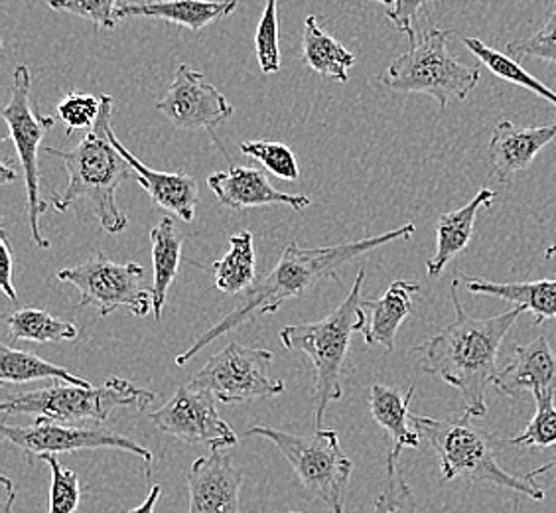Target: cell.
<instances>
[{"instance_id":"1","label":"cell","mask_w":556,"mask_h":513,"mask_svg":"<svg viewBox=\"0 0 556 513\" xmlns=\"http://www.w3.org/2000/svg\"><path fill=\"white\" fill-rule=\"evenodd\" d=\"M415 224L403 225L393 232H387L383 236L365 237L357 241H348L340 246L326 247H300L299 243H290L280 261L267 275L258 277L251 289L245 290L243 299L233 311L225 314L222 321L202 334L186 352L176 355V365H186L192 362L205 346L219 340L225 334L237 330L245 322L265 314H275L280 306L290 299H296L306 290L316 287L321 280L338 278V271L348 265L353 259L371 253L379 247L408 239L415 236Z\"/></svg>"},{"instance_id":"2","label":"cell","mask_w":556,"mask_h":513,"mask_svg":"<svg viewBox=\"0 0 556 513\" xmlns=\"http://www.w3.org/2000/svg\"><path fill=\"white\" fill-rule=\"evenodd\" d=\"M460 277L450 285V300L456 318L444 330L415 346L420 367L454 387L464 403V413L473 418L488 415V387L497 377V358L503 340L521 316V309L502 312L490 318H476L462 306Z\"/></svg>"},{"instance_id":"3","label":"cell","mask_w":556,"mask_h":513,"mask_svg":"<svg viewBox=\"0 0 556 513\" xmlns=\"http://www.w3.org/2000/svg\"><path fill=\"white\" fill-rule=\"evenodd\" d=\"M115 99L101 96V113L96 127L74 149L48 147L46 154L64 162L67 184L64 190L52 193L50 205L64 214L75 202L89 200L101 227L115 236L127 229L129 217L121 212L117 190L121 184L132 178L135 171L111 140V115Z\"/></svg>"},{"instance_id":"4","label":"cell","mask_w":556,"mask_h":513,"mask_svg":"<svg viewBox=\"0 0 556 513\" xmlns=\"http://www.w3.org/2000/svg\"><path fill=\"white\" fill-rule=\"evenodd\" d=\"M413 427L428 442L439 459L440 476L446 481H488L503 490H511L533 502L545 500L539 478L553 471L555 462H546L535 471L515 476L497 460V439L473 423V417L434 418L413 415Z\"/></svg>"},{"instance_id":"5","label":"cell","mask_w":556,"mask_h":513,"mask_svg":"<svg viewBox=\"0 0 556 513\" xmlns=\"http://www.w3.org/2000/svg\"><path fill=\"white\" fill-rule=\"evenodd\" d=\"M365 268L357 271L350 295L333 309L326 318L308 324H294L282 328L278 338L290 350L306 355L314 367L312 401L316 427L321 428L326 411L333 401L343 397L342 374L350 343L355 331H364L367 326V312L362 300Z\"/></svg>"},{"instance_id":"6","label":"cell","mask_w":556,"mask_h":513,"mask_svg":"<svg viewBox=\"0 0 556 513\" xmlns=\"http://www.w3.org/2000/svg\"><path fill=\"white\" fill-rule=\"evenodd\" d=\"M154 399L156 396L149 389L139 387L129 379L111 377L105 384L97 387L55 381L43 389L7 397L0 403V409L7 415H34L36 418H50L64 425H75L81 421L101 425L117 409L137 406L142 411Z\"/></svg>"},{"instance_id":"7","label":"cell","mask_w":556,"mask_h":513,"mask_svg":"<svg viewBox=\"0 0 556 513\" xmlns=\"http://www.w3.org/2000/svg\"><path fill=\"white\" fill-rule=\"evenodd\" d=\"M452 30L430 28L415 42L407 54L399 55L381 75V84L399 93H425L440 109L448 108L450 101H466L480 82L476 65L462 64L448 52Z\"/></svg>"},{"instance_id":"8","label":"cell","mask_w":556,"mask_h":513,"mask_svg":"<svg viewBox=\"0 0 556 513\" xmlns=\"http://www.w3.org/2000/svg\"><path fill=\"white\" fill-rule=\"evenodd\" d=\"M245 435L273 442L312 498L320 500L330 513H345L343 496L352 478L353 462L342 450L338 430L318 428L316 435L304 437L273 427H253Z\"/></svg>"},{"instance_id":"9","label":"cell","mask_w":556,"mask_h":513,"mask_svg":"<svg viewBox=\"0 0 556 513\" xmlns=\"http://www.w3.org/2000/svg\"><path fill=\"white\" fill-rule=\"evenodd\" d=\"M30 91H33V77H30L28 65H16L12 74L11 101L2 111V117L9 125L12 142L22 162L33 241L40 249H50V239L43 237L42 227H40V217L50 203L43 200L40 193L38 152H40V142L43 137L55 127L58 117L38 115L30 99Z\"/></svg>"},{"instance_id":"10","label":"cell","mask_w":556,"mask_h":513,"mask_svg":"<svg viewBox=\"0 0 556 513\" xmlns=\"http://www.w3.org/2000/svg\"><path fill=\"white\" fill-rule=\"evenodd\" d=\"M58 278L79 292L74 309L96 306L101 316L117 309H129L135 316L152 311V285L144 280V268L137 263L121 265L99 253L75 267L58 271Z\"/></svg>"},{"instance_id":"11","label":"cell","mask_w":556,"mask_h":513,"mask_svg":"<svg viewBox=\"0 0 556 513\" xmlns=\"http://www.w3.org/2000/svg\"><path fill=\"white\" fill-rule=\"evenodd\" d=\"M270 364L273 353L268 350L231 342L212 355L188 384L210 391L227 405L267 399L280 396L287 389L282 379L270 377Z\"/></svg>"},{"instance_id":"12","label":"cell","mask_w":556,"mask_h":513,"mask_svg":"<svg viewBox=\"0 0 556 513\" xmlns=\"http://www.w3.org/2000/svg\"><path fill=\"white\" fill-rule=\"evenodd\" d=\"M0 437L9 440L16 449H21L28 456L42 460L43 456H55L64 452H77V450L117 449L123 452L137 454L147 464H152L154 454L144 449L137 440L129 439L125 435H118L115 430L101 427H77V425H64L50 418L38 417L28 427H12L2 425Z\"/></svg>"},{"instance_id":"13","label":"cell","mask_w":556,"mask_h":513,"mask_svg":"<svg viewBox=\"0 0 556 513\" xmlns=\"http://www.w3.org/2000/svg\"><path fill=\"white\" fill-rule=\"evenodd\" d=\"M215 401L210 391L186 384L149 418L159 430L186 445H205L212 450L236 447L239 437L217 413Z\"/></svg>"},{"instance_id":"14","label":"cell","mask_w":556,"mask_h":513,"mask_svg":"<svg viewBox=\"0 0 556 513\" xmlns=\"http://www.w3.org/2000/svg\"><path fill=\"white\" fill-rule=\"evenodd\" d=\"M156 111L166 115L174 127L184 130L207 128L214 133L217 125L233 115V105L217 87L205 82L202 72L182 64L178 65L166 96L156 101Z\"/></svg>"},{"instance_id":"15","label":"cell","mask_w":556,"mask_h":513,"mask_svg":"<svg viewBox=\"0 0 556 513\" xmlns=\"http://www.w3.org/2000/svg\"><path fill=\"white\" fill-rule=\"evenodd\" d=\"M241 484L243 472L237 466L236 460L222 450H212L210 456L195 460L188 472V513H241Z\"/></svg>"},{"instance_id":"16","label":"cell","mask_w":556,"mask_h":513,"mask_svg":"<svg viewBox=\"0 0 556 513\" xmlns=\"http://www.w3.org/2000/svg\"><path fill=\"white\" fill-rule=\"evenodd\" d=\"M493 387L507 397L556 396V353L546 336L517 343L514 358L497 374Z\"/></svg>"},{"instance_id":"17","label":"cell","mask_w":556,"mask_h":513,"mask_svg":"<svg viewBox=\"0 0 556 513\" xmlns=\"http://www.w3.org/2000/svg\"><path fill=\"white\" fill-rule=\"evenodd\" d=\"M556 139V123L545 127H517L509 118L497 121L488 145L490 171L500 183H509L517 172L529 171L541 150Z\"/></svg>"},{"instance_id":"18","label":"cell","mask_w":556,"mask_h":513,"mask_svg":"<svg viewBox=\"0 0 556 513\" xmlns=\"http://www.w3.org/2000/svg\"><path fill=\"white\" fill-rule=\"evenodd\" d=\"M207 186L212 188L222 205L236 212H245L249 208L273 203H285L299 212L312 205L311 196L278 192L277 188H273L268 183L265 172L249 166H231L229 171L215 172L207 178Z\"/></svg>"},{"instance_id":"19","label":"cell","mask_w":556,"mask_h":513,"mask_svg":"<svg viewBox=\"0 0 556 513\" xmlns=\"http://www.w3.org/2000/svg\"><path fill=\"white\" fill-rule=\"evenodd\" d=\"M111 140L132 166L135 183H139L140 188L149 193L150 200L161 205L162 210L180 217L186 224H192L195 220L198 200H200L198 180L184 172L152 171L117 139L113 128H111Z\"/></svg>"},{"instance_id":"20","label":"cell","mask_w":556,"mask_h":513,"mask_svg":"<svg viewBox=\"0 0 556 513\" xmlns=\"http://www.w3.org/2000/svg\"><path fill=\"white\" fill-rule=\"evenodd\" d=\"M239 7L237 0H149L118 4L117 21L142 16L172 22L190 33L200 34L212 22L224 21Z\"/></svg>"},{"instance_id":"21","label":"cell","mask_w":556,"mask_h":513,"mask_svg":"<svg viewBox=\"0 0 556 513\" xmlns=\"http://www.w3.org/2000/svg\"><path fill=\"white\" fill-rule=\"evenodd\" d=\"M418 290V283L395 280L381 299L364 300L365 312H369V322L364 330L367 346H381L386 353L395 350L396 331L415 311Z\"/></svg>"},{"instance_id":"22","label":"cell","mask_w":556,"mask_h":513,"mask_svg":"<svg viewBox=\"0 0 556 513\" xmlns=\"http://www.w3.org/2000/svg\"><path fill=\"white\" fill-rule=\"evenodd\" d=\"M497 198V192L490 188H483L476 198H471L456 212H448L442 215L437 224V253L427 261V273L430 278H439L442 271L448 267L450 261L454 256L460 255L470 246L473 237V227L478 220V212L482 208H490Z\"/></svg>"},{"instance_id":"23","label":"cell","mask_w":556,"mask_h":513,"mask_svg":"<svg viewBox=\"0 0 556 513\" xmlns=\"http://www.w3.org/2000/svg\"><path fill=\"white\" fill-rule=\"evenodd\" d=\"M460 278L473 297L507 300L521 311L533 314V324L536 326H543L546 321L556 318V278L525 283H493L466 275Z\"/></svg>"},{"instance_id":"24","label":"cell","mask_w":556,"mask_h":513,"mask_svg":"<svg viewBox=\"0 0 556 513\" xmlns=\"http://www.w3.org/2000/svg\"><path fill=\"white\" fill-rule=\"evenodd\" d=\"M415 397V385L407 393L391 385L375 384L369 391V411L379 427L393 440L391 452L401 456L403 449H418L420 435L410 428V401Z\"/></svg>"},{"instance_id":"25","label":"cell","mask_w":556,"mask_h":513,"mask_svg":"<svg viewBox=\"0 0 556 513\" xmlns=\"http://www.w3.org/2000/svg\"><path fill=\"white\" fill-rule=\"evenodd\" d=\"M152 241V312L154 318L162 321V309L168 297L174 278L182 263L184 234L170 215H166L161 224L150 229Z\"/></svg>"},{"instance_id":"26","label":"cell","mask_w":556,"mask_h":513,"mask_svg":"<svg viewBox=\"0 0 556 513\" xmlns=\"http://www.w3.org/2000/svg\"><path fill=\"white\" fill-rule=\"evenodd\" d=\"M302 64L308 65L314 74L332 77L340 84L350 82V70L355 64V55L345 50L333 36L321 30L316 16H308L302 34Z\"/></svg>"},{"instance_id":"27","label":"cell","mask_w":556,"mask_h":513,"mask_svg":"<svg viewBox=\"0 0 556 513\" xmlns=\"http://www.w3.org/2000/svg\"><path fill=\"white\" fill-rule=\"evenodd\" d=\"M215 289L225 295H239L253 287L255 275V246L251 232H239L229 237V253L215 261Z\"/></svg>"},{"instance_id":"28","label":"cell","mask_w":556,"mask_h":513,"mask_svg":"<svg viewBox=\"0 0 556 513\" xmlns=\"http://www.w3.org/2000/svg\"><path fill=\"white\" fill-rule=\"evenodd\" d=\"M38 379H55V381L84 385V387L91 385L62 365L46 362L36 353L12 350L7 343L0 346V384L24 385L38 381Z\"/></svg>"},{"instance_id":"29","label":"cell","mask_w":556,"mask_h":513,"mask_svg":"<svg viewBox=\"0 0 556 513\" xmlns=\"http://www.w3.org/2000/svg\"><path fill=\"white\" fill-rule=\"evenodd\" d=\"M9 338L14 342H74L79 331L72 322L60 321L43 309L24 306L7 318Z\"/></svg>"},{"instance_id":"30","label":"cell","mask_w":556,"mask_h":513,"mask_svg":"<svg viewBox=\"0 0 556 513\" xmlns=\"http://www.w3.org/2000/svg\"><path fill=\"white\" fill-rule=\"evenodd\" d=\"M466 48L470 50L473 58L478 62H482L495 77H500L507 84H514V86L523 87L527 91H533L535 96L543 97L545 101H548L553 108L556 109V93L546 87L545 84H541L536 77L525 72V67L517 64V60H514L511 55L502 54L497 50H493L490 46H485L482 40L478 38H464Z\"/></svg>"},{"instance_id":"31","label":"cell","mask_w":556,"mask_h":513,"mask_svg":"<svg viewBox=\"0 0 556 513\" xmlns=\"http://www.w3.org/2000/svg\"><path fill=\"white\" fill-rule=\"evenodd\" d=\"M374 513H418L413 490L401 468V456L389 452L381 492L375 498Z\"/></svg>"},{"instance_id":"32","label":"cell","mask_w":556,"mask_h":513,"mask_svg":"<svg viewBox=\"0 0 556 513\" xmlns=\"http://www.w3.org/2000/svg\"><path fill=\"white\" fill-rule=\"evenodd\" d=\"M241 152L265 166V171L275 174L280 180L296 183L300 176L299 161L294 152L282 142L273 140H247L241 145Z\"/></svg>"},{"instance_id":"33","label":"cell","mask_w":556,"mask_h":513,"mask_svg":"<svg viewBox=\"0 0 556 513\" xmlns=\"http://www.w3.org/2000/svg\"><path fill=\"white\" fill-rule=\"evenodd\" d=\"M555 396L536 397V411L529 425L514 437L505 440L521 449H551L556 445V406Z\"/></svg>"},{"instance_id":"34","label":"cell","mask_w":556,"mask_h":513,"mask_svg":"<svg viewBox=\"0 0 556 513\" xmlns=\"http://www.w3.org/2000/svg\"><path fill=\"white\" fill-rule=\"evenodd\" d=\"M255 54L263 74H277L280 70L278 48V0H265V11L255 33Z\"/></svg>"},{"instance_id":"35","label":"cell","mask_w":556,"mask_h":513,"mask_svg":"<svg viewBox=\"0 0 556 513\" xmlns=\"http://www.w3.org/2000/svg\"><path fill=\"white\" fill-rule=\"evenodd\" d=\"M505 54L511 55L514 60L533 58V60H543L556 65V0L543 28L529 38H519L507 43Z\"/></svg>"},{"instance_id":"36","label":"cell","mask_w":556,"mask_h":513,"mask_svg":"<svg viewBox=\"0 0 556 513\" xmlns=\"http://www.w3.org/2000/svg\"><path fill=\"white\" fill-rule=\"evenodd\" d=\"M101 113V96H87L72 91L58 103V118L65 123V135L72 137L75 130H91Z\"/></svg>"},{"instance_id":"37","label":"cell","mask_w":556,"mask_h":513,"mask_svg":"<svg viewBox=\"0 0 556 513\" xmlns=\"http://www.w3.org/2000/svg\"><path fill=\"white\" fill-rule=\"evenodd\" d=\"M42 462L50 466L52 484H50V512L75 513L81 502L79 476L74 471H67L55 456H43Z\"/></svg>"},{"instance_id":"38","label":"cell","mask_w":556,"mask_h":513,"mask_svg":"<svg viewBox=\"0 0 556 513\" xmlns=\"http://www.w3.org/2000/svg\"><path fill=\"white\" fill-rule=\"evenodd\" d=\"M48 7L87 18L103 30L117 28L118 0H48Z\"/></svg>"},{"instance_id":"39","label":"cell","mask_w":556,"mask_h":513,"mask_svg":"<svg viewBox=\"0 0 556 513\" xmlns=\"http://www.w3.org/2000/svg\"><path fill=\"white\" fill-rule=\"evenodd\" d=\"M440 0H393V7L387 9V21L396 33L407 34L408 40H417L418 21L439 9Z\"/></svg>"},{"instance_id":"40","label":"cell","mask_w":556,"mask_h":513,"mask_svg":"<svg viewBox=\"0 0 556 513\" xmlns=\"http://www.w3.org/2000/svg\"><path fill=\"white\" fill-rule=\"evenodd\" d=\"M0 285L7 292V297L11 300H18L16 289L12 285V253H11V241L7 232L2 229L0 232Z\"/></svg>"},{"instance_id":"41","label":"cell","mask_w":556,"mask_h":513,"mask_svg":"<svg viewBox=\"0 0 556 513\" xmlns=\"http://www.w3.org/2000/svg\"><path fill=\"white\" fill-rule=\"evenodd\" d=\"M162 486L161 484H154L152 488H150L149 496H147V500L137 505L135 510H130L129 513H154L156 510V503L161 500Z\"/></svg>"},{"instance_id":"42","label":"cell","mask_w":556,"mask_h":513,"mask_svg":"<svg viewBox=\"0 0 556 513\" xmlns=\"http://www.w3.org/2000/svg\"><path fill=\"white\" fill-rule=\"evenodd\" d=\"M0 481H2V513H12V505L16 500V488L11 478H7V476H2Z\"/></svg>"},{"instance_id":"43","label":"cell","mask_w":556,"mask_h":513,"mask_svg":"<svg viewBox=\"0 0 556 513\" xmlns=\"http://www.w3.org/2000/svg\"><path fill=\"white\" fill-rule=\"evenodd\" d=\"M18 178V172L14 171L11 166V162L2 161L0 164V183L11 184Z\"/></svg>"},{"instance_id":"44","label":"cell","mask_w":556,"mask_h":513,"mask_svg":"<svg viewBox=\"0 0 556 513\" xmlns=\"http://www.w3.org/2000/svg\"><path fill=\"white\" fill-rule=\"evenodd\" d=\"M546 259H556V243L555 246L548 247L545 251Z\"/></svg>"},{"instance_id":"45","label":"cell","mask_w":556,"mask_h":513,"mask_svg":"<svg viewBox=\"0 0 556 513\" xmlns=\"http://www.w3.org/2000/svg\"><path fill=\"white\" fill-rule=\"evenodd\" d=\"M375 2H381V4H386L387 9H391V7H393V0H375Z\"/></svg>"},{"instance_id":"46","label":"cell","mask_w":556,"mask_h":513,"mask_svg":"<svg viewBox=\"0 0 556 513\" xmlns=\"http://www.w3.org/2000/svg\"><path fill=\"white\" fill-rule=\"evenodd\" d=\"M290 513H304V512H290Z\"/></svg>"}]
</instances>
